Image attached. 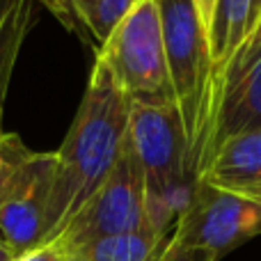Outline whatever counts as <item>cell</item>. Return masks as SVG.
<instances>
[{
    "label": "cell",
    "mask_w": 261,
    "mask_h": 261,
    "mask_svg": "<svg viewBox=\"0 0 261 261\" xmlns=\"http://www.w3.org/2000/svg\"><path fill=\"white\" fill-rule=\"evenodd\" d=\"M16 259H18V252L5 239H0V261H16Z\"/></svg>",
    "instance_id": "obj_19"
},
{
    "label": "cell",
    "mask_w": 261,
    "mask_h": 261,
    "mask_svg": "<svg viewBox=\"0 0 261 261\" xmlns=\"http://www.w3.org/2000/svg\"><path fill=\"white\" fill-rule=\"evenodd\" d=\"M165 241V236L144 225L135 231L106 236L71 250L64 254V261H156Z\"/></svg>",
    "instance_id": "obj_12"
},
{
    "label": "cell",
    "mask_w": 261,
    "mask_h": 261,
    "mask_svg": "<svg viewBox=\"0 0 261 261\" xmlns=\"http://www.w3.org/2000/svg\"><path fill=\"white\" fill-rule=\"evenodd\" d=\"M55 174V151H35L9 193L0 199V231L18 254L44 243Z\"/></svg>",
    "instance_id": "obj_7"
},
{
    "label": "cell",
    "mask_w": 261,
    "mask_h": 261,
    "mask_svg": "<svg viewBox=\"0 0 261 261\" xmlns=\"http://www.w3.org/2000/svg\"><path fill=\"white\" fill-rule=\"evenodd\" d=\"M32 156H35V151L25 147L18 133L0 135V199L9 193L12 184L21 174L23 167L30 163Z\"/></svg>",
    "instance_id": "obj_14"
},
{
    "label": "cell",
    "mask_w": 261,
    "mask_h": 261,
    "mask_svg": "<svg viewBox=\"0 0 261 261\" xmlns=\"http://www.w3.org/2000/svg\"><path fill=\"white\" fill-rule=\"evenodd\" d=\"M94 60L108 69L130 103L174 106L156 0H135Z\"/></svg>",
    "instance_id": "obj_5"
},
{
    "label": "cell",
    "mask_w": 261,
    "mask_h": 261,
    "mask_svg": "<svg viewBox=\"0 0 261 261\" xmlns=\"http://www.w3.org/2000/svg\"><path fill=\"white\" fill-rule=\"evenodd\" d=\"M85 39H94L96 48L108 39L117 23L126 16L135 0H67Z\"/></svg>",
    "instance_id": "obj_13"
},
{
    "label": "cell",
    "mask_w": 261,
    "mask_h": 261,
    "mask_svg": "<svg viewBox=\"0 0 261 261\" xmlns=\"http://www.w3.org/2000/svg\"><path fill=\"white\" fill-rule=\"evenodd\" d=\"M199 179L261 204V128L245 130L218 144Z\"/></svg>",
    "instance_id": "obj_9"
},
{
    "label": "cell",
    "mask_w": 261,
    "mask_h": 261,
    "mask_svg": "<svg viewBox=\"0 0 261 261\" xmlns=\"http://www.w3.org/2000/svg\"><path fill=\"white\" fill-rule=\"evenodd\" d=\"M193 3H195V7H197L199 16H202L204 28H206V30H208V21H211V14H213V3H216V0H193Z\"/></svg>",
    "instance_id": "obj_17"
},
{
    "label": "cell",
    "mask_w": 261,
    "mask_h": 261,
    "mask_svg": "<svg viewBox=\"0 0 261 261\" xmlns=\"http://www.w3.org/2000/svg\"><path fill=\"white\" fill-rule=\"evenodd\" d=\"M254 128H261V44L245 53L225 76L213 122L211 156L227 138Z\"/></svg>",
    "instance_id": "obj_8"
},
{
    "label": "cell",
    "mask_w": 261,
    "mask_h": 261,
    "mask_svg": "<svg viewBox=\"0 0 261 261\" xmlns=\"http://www.w3.org/2000/svg\"><path fill=\"white\" fill-rule=\"evenodd\" d=\"M174 110L188 142L193 174L202 176L211 158L216 94L208 35L193 0H156Z\"/></svg>",
    "instance_id": "obj_2"
},
{
    "label": "cell",
    "mask_w": 261,
    "mask_h": 261,
    "mask_svg": "<svg viewBox=\"0 0 261 261\" xmlns=\"http://www.w3.org/2000/svg\"><path fill=\"white\" fill-rule=\"evenodd\" d=\"M35 3H41L50 14H53L55 18H58L60 23H62L64 28H67V30H71V32H76V35L83 37V32H81V28H78L76 18H73L71 9H69L67 0H35Z\"/></svg>",
    "instance_id": "obj_15"
},
{
    "label": "cell",
    "mask_w": 261,
    "mask_h": 261,
    "mask_svg": "<svg viewBox=\"0 0 261 261\" xmlns=\"http://www.w3.org/2000/svg\"><path fill=\"white\" fill-rule=\"evenodd\" d=\"M144 225H147L144 179L126 135L124 151L108 179L99 186V190L83 204L81 211L67 222V227L50 243H55L62 250V254H67L92 241L135 231Z\"/></svg>",
    "instance_id": "obj_6"
},
{
    "label": "cell",
    "mask_w": 261,
    "mask_h": 261,
    "mask_svg": "<svg viewBox=\"0 0 261 261\" xmlns=\"http://www.w3.org/2000/svg\"><path fill=\"white\" fill-rule=\"evenodd\" d=\"M128 119L130 99L108 69L94 60L78 113L62 147L55 151L44 243L58 239L67 222L108 179L126 144Z\"/></svg>",
    "instance_id": "obj_1"
},
{
    "label": "cell",
    "mask_w": 261,
    "mask_h": 261,
    "mask_svg": "<svg viewBox=\"0 0 261 261\" xmlns=\"http://www.w3.org/2000/svg\"><path fill=\"white\" fill-rule=\"evenodd\" d=\"M128 142L142 170L147 225L167 239L197 184L174 106L130 103Z\"/></svg>",
    "instance_id": "obj_3"
},
{
    "label": "cell",
    "mask_w": 261,
    "mask_h": 261,
    "mask_svg": "<svg viewBox=\"0 0 261 261\" xmlns=\"http://www.w3.org/2000/svg\"><path fill=\"white\" fill-rule=\"evenodd\" d=\"M35 25V0H0V135L5 133L3 119L9 81L21 55L23 41Z\"/></svg>",
    "instance_id": "obj_11"
},
{
    "label": "cell",
    "mask_w": 261,
    "mask_h": 261,
    "mask_svg": "<svg viewBox=\"0 0 261 261\" xmlns=\"http://www.w3.org/2000/svg\"><path fill=\"white\" fill-rule=\"evenodd\" d=\"M250 12L252 0H216L213 14L208 21V55H211V73H213V94H216V113L222 96L225 76L239 58L241 48L248 39ZM216 122V119H213Z\"/></svg>",
    "instance_id": "obj_10"
},
{
    "label": "cell",
    "mask_w": 261,
    "mask_h": 261,
    "mask_svg": "<svg viewBox=\"0 0 261 261\" xmlns=\"http://www.w3.org/2000/svg\"><path fill=\"white\" fill-rule=\"evenodd\" d=\"M16 261H64V254L55 243H44V245H37V248L18 254Z\"/></svg>",
    "instance_id": "obj_16"
},
{
    "label": "cell",
    "mask_w": 261,
    "mask_h": 261,
    "mask_svg": "<svg viewBox=\"0 0 261 261\" xmlns=\"http://www.w3.org/2000/svg\"><path fill=\"white\" fill-rule=\"evenodd\" d=\"M259 44H261V23H259L257 32H254V35H252V39H250V41H248V44H245V46H243V50H241V53H239V58H236V60H234V64H236V62H239V60H241V58H243V55H245V53H250V50H252V48H254V46H259ZM234 64H231V67H234ZM227 73H229V71H227Z\"/></svg>",
    "instance_id": "obj_18"
},
{
    "label": "cell",
    "mask_w": 261,
    "mask_h": 261,
    "mask_svg": "<svg viewBox=\"0 0 261 261\" xmlns=\"http://www.w3.org/2000/svg\"><path fill=\"white\" fill-rule=\"evenodd\" d=\"M259 234V202L197 179L156 261H220Z\"/></svg>",
    "instance_id": "obj_4"
}]
</instances>
